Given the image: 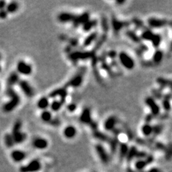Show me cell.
<instances>
[{"label": "cell", "mask_w": 172, "mask_h": 172, "mask_svg": "<svg viewBox=\"0 0 172 172\" xmlns=\"http://www.w3.org/2000/svg\"><path fill=\"white\" fill-rule=\"evenodd\" d=\"M19 85L21 89L25 95L28 97V98H32L34 95V90L32 87L30 86V84L26 80H19Z\"/></svg>", "instance_id": "obj_12"}, {"label": "cell", "mask_w": 172, "mask_h": 172, "mask_svg": "<svg viewBox=\"0 0 172 172\" xmlns=\"http://www.w3.org/2000/svg\"><path fill=\"white\" fill-rule=\"evenodd\" d=\"M161 42H162V36H161V34L158 33H154V36H153L151 41L153 47L155 48H158L159 46L161 45Z\"/></svg>", "instance_id": "obj_37"}, {"label": "cell", "mask_w": 172, "mask_h": 172, "mask_svg": "<svg viewBox=\"0 0 172 172\" xmlns=\"http://www.w3.org/2000/svg\"><path fill=\"white\" fill-rule=\"evenodd\" d=\"M101 27L103 30L105 31V33H107L109 29V26L107 19L106 17H103L101 19Z\"/></svg>", "instance_id": "obj_46"}, {"label": "cell", "mask_w": 172, "mask_h": 172, "mask_svg": "<svg viewBox=\"0 0 172 172\" xmlns=\"http://www.w3.org/2000/svg\"><path fill=\"white\" fill-rule=\"evenodd\" d=\"M93 71H94V74H95V76L96 77V80L98 81L99 82H102V79L101 76H100V74L98 71V70L97 69V67H94L93 68Z\"/></svg>", "instance_id": "obj_50"}, {"label": "cell", "mask_w": 172, "mask_h": 172, "mask_svg": "<svg viewBox=\"0 0 172 172\" xmlns=\"http://www.w3.org/2000/svg\"><path fill=\"white\" fill-rule=\"evenodd\" d=\"M162 107H163L164 110H166L167 112H168L171 109V104H170V100L167 99V98H164V99L162 100Z\"/></svg>", "instance_id": "obj_45"}, {"label": "cell", "mask_w": 172, "mask_h": 172, "mask_svg": "<svg viewBox=\"0 0 172 172\" xmlns=\"http://www.w3.org/2000/svg\"><path fill=\"white\" fill-rule=\"evenodd\" d=\"M145 105L149 108L151 112V114L154 117L158 116L160 114L161 108L159 105L156 103L154 97L148 96L145 99Z\"/></svg>", "instance_id": "obj_5"}, {"label": "cell", "mask_w": 172, "mask_h": 172, "mask_svg": "<svg viewBox=\"0 0 172 172\" xmlns=\"http://www.w3.org/2000/svg\"><path fill=\"white\" fill-rule=\"evenodd\" d=\"M8 13L6 11V10H0V19H6L7 17Z\"/></svg>", "instance_id": "obj_55"}, {"label": "cell", "mask_w": 172, "mask_h": 172, "mask_svg": "<svg viewBox=\"0 0 172 172\" xmlns=\"http://www.w3.org/2000/svg\"><path fill=\"white\" fill-rule=\"evenodd\" d=\"M154 33H153L151 30H150L147 28V29H144L142 31L141 36H140V37L142 40H145V41L151 42L153 36H154Z\"/></svg>", "instance_id": "obj_32"}, {"label": "cell", "mask_w": 172, "mask_h": 172, "mask_svg": "<svg viewBox=\"0 0 172 172\" xmlns=\"http://www.w3.org/2000/svg\"><path fill=\"white\" fill-rule=\"evenodd\" d=\"M19 8V4L16 1H12L9 3L8 5H7L6 7V11L7 13L9 14H13L16 12Z\"/></svg>", "instance_id": "obj_35"}, {"label": "cell", "mask_w": 172, "mask_h": 172, "mask_svg": "<svg viewBox=\"0 0 172 172\" xmlns=\"http://www.w3.org/2000/svg\"><path fill=\"white\" fill-rule=\"evenodd\" d=\"M12 135L13 136L14 143H17V144H20V143H23L25 140H26V138H27L26 134L23 133L21 131L16 133L12 134Z\"/></svg>", "instance_id": "obj_24"}, {"label": "cell", "mask_w": 172, "mask_h": 172, "mask_svg": "<svg viewBox=\"0 0 172 172\" xmlns=\"http://www.w3.org/2000/svg\"><path fill=\"white\" fill-rule=\"evenodd\" d=\"M7 94L10 98V100L3 105V110L5 112H10L19 105L21 99L20 96L12 87H8L7 89Z\"/></svg>", "instance_id": "obj_1"}, {"label": "cell", "mask_w": 172, "mask_h": 172, "mask_svg": "<svg viewBox=\"0 0 172 172\" xmlns=\"http://www.w3.org/2000/svg\"><path fill=\"white\" fill-rule=\"evenodd\" d=\"M77 133V131L76 127L72 126V125H69L66 127L63 130V134L64 137L68 139H72L76 136Z\"/></svg>", "instance_id": "obj_19"}, {"label": "cell", "mask_w": 172, "mask_h": 172, "mask_svg": "<svg viewBox=\"0 0 172 172\" xmlns=\"http://www.w3.org/2000/svg\"><path fill=\"white\" fill-rule=\"evenodd\" d=\"M32 145L33 147L36 149L43 150L47 147L49 145V142L45 138H43L41 137H37L33 140Z\"/></svg>", "instance_id": "obj_16"}, {"label": "cell", "mask_w": 172, "mask_h": 172, "mask_svg": "<svg viewBox=\"0 0 172 172\" xmlns=\"http://www.w3.org/2000/svg\"><path fill=\"white\" fill-rule=\"evenodd\" d=\"M133 23L134 24V26H135L136 27L138 28V29H146L145 27L144 23H143L141 20L138 19H137V18L133 19Z\"/></svg>", "instance_id": "obj_43"}, {"label": "cell", "mask_w": 172, "mask_h": 172, "mask_svg": "<svg viewBox=\"0 0 172 172\" xmlns=\"http://www.w3.org/2000/svg\"><path fill=\"white\" fill-rule=\"evenodd\" d=\"M112 132H113V134H114V136H116V137H117L119 135V134L121 133V130H119V128H117V127L114 128V129L113 130H112Z\"/></svg>", "instance_id": "obj_57"}, {"label": "cell", "mask_w": 172, "mask_h": 172, "mask_svg": "<svg viewBox=\"0 0 172 172\" xmlns=\"http://www.w3.org/2000/svg\"><path fill=\"white\" fill-rule=\"evenodd\" d=\"M147 165H148V163L145 161V160H143V159H139V160L136 161L135 162V163H134V167H135L136 170L142 171Z\"/></svg>", "instance_id": "obj_40"}, {"label": "cell", "mask_w": 172, "mask_h": 172, "mask_svg": "<svg viewBox=\"0 0 172 172\" xmlns=\"http://www.w3.org/2000/svg\"><path fill=\"white\" fill-rule=\"evenodd\" d=\"M164 57L163 52L161 50L157 49L153 54L152 56V62L156 64H160L162 61V59Z\"/></svg>", "instance_id": "obj_25"}, {"label": "cell", "mask_w": 172, "mask_h": 172, "mask_svg": "<svg viewBox=\"0 0 172 172\" xmlns=\"http://www.w3.org/2000/svg\"><path fill=\"white\" fill-rule=\"evenodd\" d=\"M137 151L138 150L135 146H132L131 147L129 148V151H128L126 157L127 162H131L134 158H136Z\"/></svg>", "instance_id": "obj_34"}, {"label": "cell", "mask_w": 172, "mask_h": 172, "mask_svg": "<svg viewBox=\"0 0 172 172\" xmlns=\"http://www.w3.org/2000/svg\"><path fill=\"white\" fill-rule=\"evenodd\" d=\"M76 15L70 12H61L58 15V20L61 23H72Z\"/></svg>", "instance_id": "obj_15"}, {"label": "cell", "mask_w": 172, "mask_h": 172, "mask_svg": "<svg viewBox=\"0 0 172 172\" xmlns=\"http://www.w3.org/2000/svg\"><path fill=\"white\" fill-rule=\"evenodd\" d=\"M147 23L150 27L154 29H159L167 26L168 21L163 19H159L156 17H151L147 20Z\"/></svg>", "instance_id": "obj_8"}, {"label": "cell", "mask_w": 172, "mask_h": 172, "mask_svg": "<svg viewBox=\"0 0 172 172\" xmlns=\"http://www.w3.org/2000/svg\"><path fill=\"white\" fill-rule=\"evenodd\" d=\"M68 96L67 89L66 87H61V88H58L54 89V90L49 94V97L51 98H54L56 97L59 96L61 100L62 101H66V98Z\"/></svg>", "instance_id": "obj_14"}, {"label": "cell", "mask_w": 172, "mask_h": 172, "mask_svg": "<svg viewBox=\"0 0 172 172\" xmlns=\"http://www.w3.org/2000/svg\"><path fill=\"white\" fill-rule=\"evenodd\" d=\"M119 158L121 160H123L126 157L129 151V147L126 143H121L119 145Z\"/></svg>", "instance_id": "obj_27"}, {"label": "cell", "mask_w": 172, "mask_h": 172, "mask_svg": "<svg viewBox=\"0 0 172 172\" xmlns=\"http://www.w3.org/2000/svg\"><path fill=\"white\" fill-rule=\"evenodd\" d=\"M107 55L109 58H110L111 59H112V60H114V59L116 58V57L117 56V52L115 51H110L107 53Z\"/></svg>", "instance_id": "obj_51"}, {"label": "cell", "mask_w": 172, "mask_h": 172, "mask_svg": "<svg viewBox=\"0 0 172 172\" xmlns=\"http://www.w3.org/2000/svg\"><path fill=\"white\" fill-rule=\"evenodd\" d=\"M129 22H125V21H121L118 20L117 18L114 17L112 19V26L113 28L114 31L115 33H118L119 31L123 29L124 27H126L130 26Z\"/></svg>", "instance_id": "obj_13"}, {"label": "cell", "mask_w": 172, "mask_h": 172, "mask_svg": "<svg viewBox=\"0 0 172 172\" xmlns=\"http://www.w3.org/2000/svg\"><path fill=\"white\" fill-rule=\"evenodd\" d=\"M79 120L82 124L88 125V126L93 123L94 120L92 118L91 110L89 108L86 107L83 109L82 112H81L80 115Z\"/></svg>", "instance_id": "obj_7"}, {"label": "cell", "mask_w": 172, "mask_h": 172, "mask_svg": "<svg viewBox=\"0 0 172 172\" xmlns=\"http://www.w3.org/2000/svg\"><path fill=\"white\" fill-rule=\"evenodd\" d=\"M70 44L71 45H73V47H76L79 44V40L75 38H72V39H70Z\"/></svg>", "instance_id": "obj_58"}, {"label": "cell", "mask_w": 172, "mask_h": 172, "mask_svg": "<svg viewBox=\"0 0 172 172\" xmlns=\"http://www.w3.org/2000/svg\"><path fill=\"white\" fill-rule=\"evenodd\" d=\"M66 101H62V100H54L51 104H50V107L52 111L53 112H58L60 109L62 108V105H64V103Z\"/></svg>", "instance_id": "obj_30"}, {"label": "cell", "mask_w": 172, "mask_h": 172, "mask_svg": "<svg viewBox=\"0 0 172 172\" xmlns=\"http://www.w3.org/2000/svg\"><path fill=\"white\" fill-rule=\"evenodd\" d=\"M125 130H126V134H127V138L130 141L131 140H133V134L132 131L130 129L129 127H125Z\"/></svg>", "instance_id": "obj_49"}, {"label": "cell", "mask_w": 172, "mask_h": 172, "mask_svg": "<svg viewBox=\"0 0 172 172\" xmlns=\"http://www.w3.org/2000/svg\"><path fill=\"white\" fill-rule=\"evenodd\" d=\"M118 123V119L116 117L114 116H110L108 117L107 119L105 121L104 124H103V126L105 130L107 131H112L114 128H115L116 126V124Z\"/></svg>", "instance_id": "obj_17"}, {"label": "cell", "mask_w": 172, "mask_h": 172, "mask_svg": "<svg viewBox=\"0 0 172 172\" xmlns=\"http://www.w3.org/2000/svg\"><path fill=\"white\" fill-rule=\"evenodd\" d=\"M146 172H161V171L157 168H152L151 169H150V170H149L148 171H147Z\"/></svg>", "instance_id": "obj_61"}, {"label": "cell", "mask_w": 172, "mask_h": 172, "mask_svg": "<svg viewBox=\"0 0 172 172\" xmlns=\"http://www.w3.org/2000/svg\"><path fill=\"white\" fill-rule=\"evenodd\" d=\"M42 164L37 159L29 162L27 165L21 167L20 168L21 172H37L41 170Z\"/></svg>", "instance_id": "obj_6"}, {"label": "cell", "mask_w": 172, "mask_h": 172, "mask_svg": "<svg viewBox=\"0 0 172 172\" xmlns=\"http://www.w3.org/2000/svg\"><path fill=\"white\" fill-rule=\"evenodd\" d=\"M50 106V102L49 98L47 97L43 96L42 98H40L38 102H37V107L38 108L41 109L43 110H45Z\"/></svg>", "instance_id": "obj_29"}, {"label": "cell", "mask_w": 172, "mask_h": 172, "mask_svg": "<svg viewBox=\"0 0 172 172\" xmlns=\"http://www.w3.org/2000/svg\"><path fill=\"white\" fill-rule=\"evenodd\" d=\"M40 117H41V119L42 120V121L46 123H49L53 119L51 112L47 110H43L42 112L41 115H40Z\"/></svg>", "instance_id": "obj_36"}, {"label": "cell", "mask_w": 172, "mask_h": 172, "mask_svg": "<svg viewBox=\"0 0 172 172\" xmlns=\"http://www.w3.org/2000/svg\"><path fill=\"white\" fill-rule=\"evenodd\" d=\"M147 153L145 152H143V151H137L136 153V158L138 159H141L142 158H145L147 157Z\"/></svg>", "instance_id": "obj_52"}, {"label": "cell", "mask_w": 172, "mask_h": 172, "mask_svg": "<svg viewBox=\"0 0 172 172\" xmlns=\"http://www.w3.org/2000/svg\"><path fill=\"white\" fill-rule=\"evenodd\" d=\"M93 136L96 139L99 140L101 142H108L110 141V137H109L107 134L103 133L98 130H96L93 131Z\"/></svg>", "instance_id": "obj_22"}, {"label": "cell", "mask_w": 172, "mask_h": 172, "mask_svg": "<svg viewBox=\"0 0 172 172\" xmlns=\"http://www.w3.org/2000/svg\"><path fill=\"white\" fill-rule=\"evenodd\" d=\"M98 33L97 31H94V32H92L91 33L89 34L83 42L82 47L86 48L91 45L93 42L96 41V40L98 39Z\"/></svg>", "instance_id": "obj_18"}, {"label": "cell", "mask_w": 172, "mask_h": 172, "mask_svg": "<svg viewBox=\"0 0 172 172\" xmlns=\"http://www.w3.org/2000/svg\"><path fill=\"white\" fill-rule=\"evenodd\" d=\"M95 149L100 160L102 161L103 164H107L110 161V158H109V156L103 146L101 144H96L95 145Z\"/></svg>", "instance_id": "obj_11"}, {"label": "cell", "mask_w": 172, "mask_h": 172, "mask_svg": "<svg viewBox=\"0 0 172 172\" xmlns=\"http://www.w3.org/2000/svg\"><path fill=\"white\" fill-rule=\"evenodd\" d=\"M154 119V117L153 116V115L151 114H148L147 115L146 117H145V121H146V123H149L150 124V123Z\"/></svg>", "instance_id": "obj_56"}, {"label": "cell", "mask_w": 172, "mask_h": 172, "mask_svg": "<svg viewBox=\"0 0 172 172\" xmlns=\"http://www.w3.org/2000/svg\"><path fill=\"white\" fill-rule=\"evenodd\" d=\"M101 68L103 70H104L105 71H107V73L110 76V77L113 78L115 76V73L113 71H112V66H110L107 62L105 61H101Z\"/></svg>", "instance_id": "obj_39"}, {"label": "cell", "mask_w": 172, "mask_h": 172, "mask_svg": "<svg viewBox=\"0 0 172 172\" xmlns=\"http://www.w3.org/2000/svg\"><path fill=\"white\" fill-rule=\"evenodd\" d=\"M21 127H22V122L21 121H17L14 124L13 128H12V134L16 133L17 132H19V131H21Z\"/></svg>", "instance_id": "obj_44"}, {"label": "cell", "mask_w": 172, "mask_h": 172, "mask_svg": "<svg viewBox=\"0 0 172 172\" xmlns=\"http://www.w3.org/2000/svg\"><path fill=\"white\" fill-rule=\"evenodd\" d=\"M152 127H153L152 134H154V136H157L161 133L162 131L164 128V126L162 124H157V125H155L154 126H152Z\"/></svg>", "instance_id": "obj_42"}, {"label": "cell", "mask_w": 172, "mask_h": 172, "mask_svg": "<svg viewBox=\"0 0 172 172\" xmlns=\"http://www.w3.org/2000/svg\"><path fill=\"white\" fill-rule=\"evenodd\" d=\"M1 68L0 66V72H1Z\"/></svg>", "instance_id": "obj_63"}, {"label": "cell", "mask_w": 172, "mask_h": 172, "mask_svg": "<svg viewBox=\"0 0 172 172\" xmlns=\"http://www.w3.org/2000/svg\"><path fill=\"white\" fill-rule=\"evenodd\" d=\"M86 73V67H81L79 70H78L76 74H75L73 77L68 81V82L64 86V87L68 88L69 87H74V88H77L80 87L84 81V75Z\"/></svg>", "instance_id": "obj_2"}, {"label": "cell", "mask_w": 172, "mask_h": 172, "mask_svg": "<svg viewBox=\"0 0 172 172\" xmlns=\"http://www.w3.org/2000/svg\"><path fill=\"white\" fill-rule=\"evenodd\" d=\"M90 20V14L88 12H85L80 15H76L73 21L72 22L73 26L74 27H78L81 25L85 24L87 21Z\"/></svg>", "instance_id": "obj_9"}, {"label": "cell", "mask_w": 172, "mask_h": 172, "mask_svg": "<svg viewBox=\"0 0 172 172\" xmlns=\"http://www.w3.org/2000/svg\"><path fill=\"white\" fill-rule=\"evenodd\" d=\"M126 172H146L144 171H139V170H133L132 168H127L126 169Z\"/></svg>", "instance_id": "obj_60"}, {"label": "cell", "mask_w": 172, "mask_h": 172, "mask_svg": "<svg viewBox=\"0 0 172 172\" xmlns=\"http://www.w3.org/2000/svg\"><path fill=\"white\" fill-rule=\"evenodd\" d=\"M0 60H1V56H0Z\"/></svg>", "instance_id": "obj_64"}, {"label": "cell", "mask_w": 172, "mask_h": 172, "mask_svg": "<svg viewBox=\"0 0 172 172\" xmlns=\"http://www.w3.org/2000/svg\"><path fill=\"white\" fill-rule=\"evenodd\" d=\"M126 2L125 1H116V3L118 4L119 5H123V3Z\"/></svg>", "instance_id": "obj_62"}, {"label": "cell", "mask_w": 172, "mask_h": 172, "mask_svg": "<svg viewBox=\"0 0 172 172\" xmlns=\"http://www.w3.org/2000/svg\"><path fill=\"white\" fill-rule=\"evenodd\" d=\"M4 138H5V144L8 147L11 148L15 144L14 140L13 138V136H12L11 134H9V133L6 134Z\"/></svg>", "instance_id": "obj_41"}, {"label": "cell", "mask_w": 172, "mask_h": 172, "mask_svg": "<svg viewBox=\"0 0 172 172\" xmlns=\"http://www.w3.org/2000/svg\"><path fill=\"white\" fill-rule=\"evenodd\" d=\"M154 158L152 155H147V157L145 158V161L147 162L148 164L152 163V162L154 161Z\"/></svg>", "instance_id": "obj_54"}, {"label": "cell", "mask_w": 172, "mask_h": 172, "mask_svg": "<svg viewBox=\"0 0 172 172\" xmlns=\"http://www.w3.org/2000/svg\"><path fill=\"white\" fill-rule=\"evenodd\" d=\"M107 34H103V35L101 36V37H99V38L96 40V42L95 43V45L93 49L92 50V51H93L94 52H95L98 51V49H100V47L103 45V43H104L106 40H107Z\"/></svg>", "instance_id": "obj_31"}, {"label": "cell", "mask_w": 172, "mask_h": 172, "mask_svg": "<svg viewBox=\"0 0 172 172\" xmlns=\"http://www.w3.org/2000/svg\"><path fill=\"white\" fill-rule=\"evenodd\" d=\"M96 55V53L93 51H75L71 52L69 54V58L70 60L77 62L79 60H86L91 59Z\"/></svg>", "instance_id": "obj_4"}, {"label": "cell", "mask_w": 172, "mask_h": 172, "mask_svg": "<svg viewBox=\"0 0 172 172\" xmlns=\"http://www.w3.org/2000/svg\"><path fill=\"white\" fill-rule=\"evenodd\" d=\"M7 2L5 1H0V10H5L7 7Z\"/></svg>", "instance_id": "obj_59"}, {"label": "cell", "mask_w": 172, "mask_h": 172, "mask_svg": "<svg viewBox=\"0 0 172 172\" xmlns=\"http://www.w3.org/2000/svg\"><path fill=\"white\" fill-rule=\"evenodd\" d=\"M19 82V76L18 73L16 71H14V72L11 73L7 80L8 86L11 87L15 85V84H17Z\"/></svg>", "instance_id": "obj_23"}, {"label": "cell", "mask_w": 172, "mask_h": 172, "mask_svg": "<svg viewBox=\"0 0 172 172\" xmlns=\"http://www.w3.org/2000/svg\"><path fill=\"white\" fill-rule=\"evenodd\" d=\"M77 108V106L75 104V103H70V104H68L67 106V110L71 112V113H72V112H75Z\"/></svg>", "instance_id": "obj_48"}, {"label": "cell", "mask_w": 172, "mask_h": 172, "mask_svg": "<svg viewBox=\"0 0 172 172\" xmlns=\"http://www.w3.org/2000/svg\"><path fill=\"white\" fill-rule=\"evenodd\" d=\"M50 124H51L52 126H59V124H60V121L58 119H52V121L49 123Z\"/></svg>", "instance_id": "obj_53"}, {"label": "cell", "mask_w": 172, "mask_h": 172, "mask_svg": "<svg viewBox=\"0 0 172 172\" xmlns=\"http://www.w3.org/2000/svg\"><path fill=\"white\" fill-rule=\"evenodd\" d=\"M11 157L15 162H21L26 158V153L20 150H15L12 152Z\"/></svg>", "instance_id": "obj_20"}, {"label": "cell", "mask_w": 172, "mask_h": 172, "mask_svg": "<svg viewBox=\"0 0 172 172\" xmlns=\"http://www.w3.org/2000/svg\"><path fill=\"white\" fill-rule=\"evenodd\" d=\"M17 72L24 75H29L33 71L31 66L24 61H19L17 65Z\"/></svg>", "instance_id": "obj_10"}, {"label": "cell", "mask_w": 172, "mask_h": 172, "mask_svg": "<svg viewBox=\"0 0 172 172\" xmlns=\"http://www.w3.org/2000/svg\"><path fill=\"white\" fill-rule=\"evenodd\" d=\"M156 82H158V84H159L161 88L162 89H163L166 87H171V80L165 79V78L163 77H159L156 79Z\"/></svg>", "instance_id": "obj_33"}, {"label": "cell", "mask_w": 172, "mask_h": 172, "mask_svg": "<svg viewBox=\"0 0 172 172\" xmlns=\"http://www.w3.org/2000/svg\"><path fill=\"white\" fill-rule=\"evenodd\" d=\"M109 146H110V149L112 154H115L117 151V149L119 147V141L118 138L115 136L114 138H110V141L108 142Z\"/></svg>", "instance_id": "obj_28"}, {"label": "cell", "mask_w": 172, "mask_h": 172, "mask_svg": "<svg viewBox=\"0 0 172 172\" xmlns=\"http://www.w3.org/2000/svg\"><path fill=\"white\" fill-rule=\"evenodd\" d=\"M117 56L120 64L126 70H131L135 66V62H134V59L126 52L123 51L121 52Z\"/></svg>", "instance_id": "obj_3"}, {"label": "cell", "mask_w": 172, "mask_h": 172, "mask_svg": "<svg viewBox=\"0 0 172 172\" xmlns=\"http://www.w3.org/2000/svg\"><path fill=\"white\" fill-rule=\"evenodd\" d=\"M97 24H98V21L96 19L89 20L82 25V30L84 31V32H89L96 26Z\"/></svg>", "instance_id": "obj_26"}, {"label": "cell", "mask_w": 172, "mask_h": 172, "mask_svg": "<svg viewBox=\"0 0 172 172\" xmlns=\"http://www.w3.org/2000/svg\"><path fill=\"white\" fill-rule=\"evenodd\" d=\"M141 130L143 135L145 136H149L152 134L153 127L152 126H151L150 124L145 123L142 126Z\"/></svg>", "instance_id": "obj_38"}, {"label": "cell", "mask_w": 172, "mask_h": 172, "mask_svg": "<svg viewBox=\"0 0 172 172\" xmlns=\"http://www.w3.org/2000/svg\"><path fill=\"white\" fill-rule=\"evenodd\" d=\"M152 94H153V95H154V98H157L158 99H162V98H163V96H162V95L161 93V90L153 89Z\"/></svg>", "instance_id": "obj_47"}, {"label": "cell", "mask_w": 172, "mask_h": 172, "mask_svg": "<svg viewBox=\"0 0 172 172\" xmlns=\"http://www.w3.org/2000/svg\"><path fill=\"white\" fill-rule=\"evenodd\" d=\"M126 35L128 38H130L131 41L137 44H141L142 40L140 37L136 34L134 31L132 30H127L126 31Z\"/></svg>", "instance_id": "obj_21"}]
</instances>
